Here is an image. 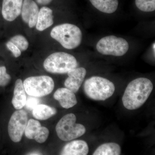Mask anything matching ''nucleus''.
I'll list each match as a JSON object with an SVG mask.
<instances>
[{"label": "nucleus", "mask_w": 155, "mask_h": 155, "mask_svg": "<svg viewBox=\"0 0 155 155\" xmlns=\"http://www.w3.org/2000/svg\"><path fill=\"white\" fill-rule=\"evenodd\" d=\"M153 90V84L150 79L138 78L128 84L122 98L126 109L135 110L144 104Z\"/></svg>", "instance_id": "1"}, {"label": "nucleus", "mask_w": 155, "mask_h": 155, "mask_svg": "<svg viewBox=\"0 0 155 155\" xmlns=\"http://www.w3.org/2000/svg\"><path fill=\"white\" fill-rule=\"evenodd\" d=\"M50 35L67 49L76 48L82 41V33L80 28L70 23H64L55 26L51 31Z\"/></svg>", "instance_id": "2"}, {"label": "nucleus", "mask_w": 155, "mask_h": 155, "mask_svg": "<svg viewBox=\"0 0 155 155\" xmlns=\"http://www.w3.org/2000/svg\"><path fill=\"white\" fill-rule=\"evenodd\" d=\"M87 96L96 101H104L110 97L115 91L114 84L110 81L100 76H92L84 84Z\"/></svg>", "instance_id": "3"}, {"label": "nucleus", "mask_w": 155, "mask_h": 155, "mask_svg": "<svg viewBox=\"0 0 155 155\" xmlns=\"http://www.w3.org/2000/svg\"><path fill=\"white\" fill-rule=\"evenodd\" d=\"M78 65L75 57L63 52L53 53L45 60L43 66L48 72L54 74H65L77 67Z\"/></svg>", "instance_id": "4"}, {"label": "nucleus", "mask_w": 155, "mask_h": 155, "mask_svg": "<svg viewBox=\"0 0 155 155\" xmlns=\"http://www.w3.org/2000/svg\"><path fill=\"white\" fill-rule=\"evenodd\" d=\"M75 114H69L65 115L58 122L56 130L58 137L64 141H69L80 137L86 132L83 125L76 123Z\"/></svg>", "instance_id": "5"}, {"label": "nucleus", "mask_w": 155, "mask_h": 155, "mask_svg": "<svg viewBox=\"0 0 155 155\" xmlns=\"http://www.w3.org/2000/svg\"><path fill=\"white\" fill-rule=\"evenodd\" d=\"M23 84L25 92L29 96L37 97L50 94L54 87L52 78L47 75L28 77Z\"/></svg>", "instance_id": "6"}, {"label": "nucleus", "mask_w": 155, "mask_h": 155, "mask_svg": "<svg viewBox=\"0 0 155 155\" xmlns=\"http://www.w3.org/2000/svg\"><path fill=\"white\" fill-rule=\"evenodd\" d=\"M128 43L125 39L109 35L101 38L96 45V49L100 54L105 55L121 57L129 50Z\"/></svg>", "instance_id": "7"}, {"label": "nucleus", "mask_w": 155, "mask_h": 155, "mask_svg": "<svg viewBox=\"0 0 155 155\" xmlns=\"http://www.w3.org/2000/svg\"><path fill=\"white\" fill-rule=\"evenodd\" d=\"M28 121V115L24 110H18L13 113L8 125V132L12 141L18 143L21 140Z\"/></svg>", "instance_id": "8"}, {"label": "nucleus", "mask_w": 155, "mask_h": 155, "mask_svg": "<svg viewBox=\"0 0 155 155\" xmlns=\"http://www.w3.org/2000/svg\"><path fill=\"white\" fill-rule=\"evenodd\" d=\"M24 133L27 138L35 140L38 143H42L47 140L49 130L46 127L41 126L37 120L30 119L28 121Z\"/></svg>", "instance_id": "9"}, {"label": "nucleus", "mask_w": 155, "mask_h": 155, "mask_svg": "<svg viewBox=\"0 0 155 155\" xmlns=\"http://www.w3.org/2000/svg\"><path fill=\"white\" fill-rule=\"evenodd\" d=\"M39 8L33 0H24L21 9L22 20L30 28L36 25L39 13Z\"/></svg>", "instance_id": "10"}, {"label": "nucleus", "mask_w": 155, "mask_h": 155, "mask_svg": "<svg viewBox=\"0 0 155 155\" xmlns=\"http://www.w3.org/2000/svg\"><path fill=\"white\" fill-rule=\"evenodd\" d=\"M86 73V69L83 67H76L70 70L67 73L68 77L65 80L64 85L75 93L77 92L83 83Z\"/></svg>", "instance_id": "11"}, {"label": "nucleus", "mask_w": 155, "mask_h": 155, "mask_svg": "<svg viewBox=\"0 0 155 155\" xmlns=\"http://www.w3.org/2000/svg\"><path fill=\"white\" fill-rule=\"evenodd\" d=\"M23 0H3L2 13L3 18L12 22L21 14Z\"/></svg>", "instance_id": "12"}, {"label": "nucleus", "mask_w": 155, "mask_h": 155, "mask_svg": "<svg viewBox=\"0 0 155 155\" xmlns=\"http://www.w3.org/2000/svg\"><path fill=\"white\" fill-rule=\"evenodd\" d=\"M54 97L65 109L72 108L77 104L75 93L67 88H58L54 93Z\"/></svg>", "instance_id": "13"}, {"label": "nucleus", "mask_w": 155, "mask_h": 155, "mask_svg": "<svg viewBox=\"0 0 155 155\" xmlns=\"http://www.w3.org/2000/svg\"><path fill=\"white\" fill-rule=\"evenodd\" d=\"M88 152V146L86 142L83 140H75L64 146L61 155H86Z\"/></svg>", "instance_id": "14"}, {"label": "nucleus", "mask_w": 155, "mask_h": 155, "mask_svg": "<svg viewBox=\"0 0 155 155\" xmlns=\"http://www.w3.org/2000/svg\"><path fill=\"white\" fill-rule=\"evenodd\" d=\"M54 24L53 11L50 8L44 6L39 11L36 24V28L39 31H43L51 27Z\"/></svg>", "instance_id": "15"}, {"label": "nucleus", "mask_w": 155, "mask_h": 155, "mask_svg": "<svg viewBox=\"0 0 155 155\" xmlns=\"http://www.w3.org/2000/svg\"><path fill=\"white\" fill-rule=\"evenodd\" d=\"M26 95L23 82L21 79H18L15 82L14 96L12 104L16 110H20L25 106L26 101Z\"/></svg>", "instance_id": "16"}, {"label": "nucleus", "mask_w": 155, "mask_h": 155, "mask_svg": "<svg viewBox=\"0 0 155 155\" xmlns=\"http://www.w3.org/2000/svg\"><path fill=\"white\" fill-rule=\"evenodd\" d=\"M92 5L103 13L111 14L116 12L119 6L118 0H89Z\"/></svg>", "instance_id": "17"}, {"label": "nucleus", "mask_w": 155, "mask_h": 155, "mask_svg": "<svg viewBox=\"0 0 155 155\" xmlns=\"http://www.w3.org/2000/svg\"><path fill=\"white\" fill-rule=\"evenodd\" d=\"M57 113L55 108L45 104H38L32 110L33 117L38 120H47Z\"/></svg>", "instance_id": "18"}, {"label": "nucleus", "mask_w": 155, "mask_h": 155, "mask_svg": "<svg viewBox=\"0 0 155 155\" xmlns=\"http://www.w3.org/2000/svg\"><path fill=\"white\" fill-rule=\"evenodd\" d=\"M121 147L116 143H107L101 145L93 153L94 155H119Z\"/></svg>", "instance_id": "19"}, {"label": "nucleus", "mask_w": 155, "mask_h": 155, "mask_svg": "<svg viewBox=\"0 0 155 155\" xmlns=\"http://www.w3.org/2000/svg\"><path fill=\"white\" fill-rule=\"evenodd\" d=\"M135 5L143 12H153L155 10V0H135Z\"/></svg>", "instance_id": "20"}, {"label": "nucleus", "mask_w": 155, "mask_h": 155, "mask_svg": "<svg viewBox=\"0 0 155 155\" xmlns=\"http://www.w3.org/2000/svg\"><path fill=\"white\" fill-rule=\"evenodd\" d=\"M10 41L17 46L21 52L27 50L29 45L27 40L22 35H16L13 36L10 39Z\"/></svg>", "instance_id": "21"}, {"label": "nucleus", "mask_w": 155, "mask_h": 155, "mask_svg": "<svg viewBox=\"0 0 155 155\" xmlns=\"http://www.w3.org/2000/svg\"><path fill=\"white\" fill-rule=\"evenodd\" d=\"M11 80V76L7 73L5 67H0V86L5 87L8 85Z\"/></svg>", "instance_id": "22"}, {"label": "nucleus", "mask_w": 155, "mask_h": 155, "mask_svg": "<svg viewBox=\"0 0 155 155\" xmlns=\"http://www.w3.org/2000/svg\"><path fill=\"white\" fill-rule=\"evenodd\" d=\"M6 47L8 48V49L11 51L15 58H18L21 55V51L20 50L17 48V46L15 45L10 41L7 42L6 43Z\"/></svg>", "instance_id": "23"}, {"label": "nucleus", "mask_w": 155, "mask_h": 155, "mask_svg": "<svg viewBox=\"0 0 155 155\" xmlns=\"http://www.w3.org/2000/svg\"><path fill=\"white\" fill-rule=\"evenodd\" d=\"M30 96L26 99L25 105L29 110H32L35 106L38 104L39 102V100L37 98V97L31 96Z\"/></svg>", "instance_id": "24"}, {"label": "nucleus", "mask_w": 155, "mask_h": 155, "mask_svg": "<svg viewBox=\"0 0 155 155\" xmlns=\"http://www.w3.org/2000/svg\"><path fill=\"white\" fill-rule=\"evenodd\" d=\"M39 5H49L53 0H35Z\"/></svg>", "instance_id": "25"}, {"label": "nucleus", "mask_w": 155, "mask_h": 155, "mask_svg": "<svg viewBox=\"0 0 155 155\" xmlns=\"http://www.w3.org/2000/svg\"><path fill=\"white\" fill-rule=\"evenodd\" d=\"M153 51H154V54L155 55V43H154L153 44Z\"/></svg>", "instance_id": "26"}, {"label": "nucleus", "mask_w": 155, "mask_h": 155, "mask_svg": "<svg viewBox=\"0 0 155 155\" xmlns=\"http://www.w3.org/2000/svg\"><path fill=\"white\" fill-rule=\"evenodd\" d=\"M0 11H1V7H0Z\"/></svg>", "instance_id": "27"}]
</instances>
